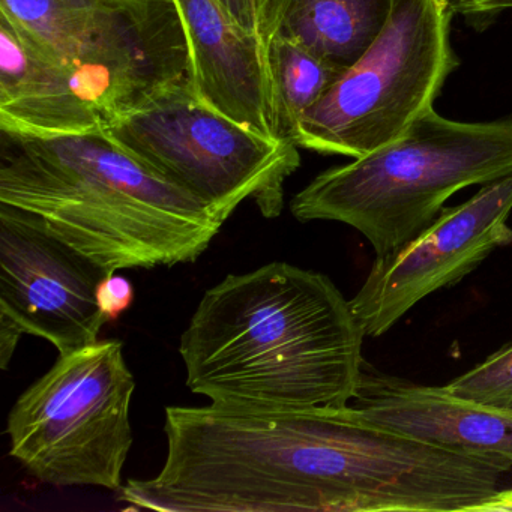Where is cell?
Returning <instances> with one entry per match:
<instances>
[{"instance_id": "6da1fadb", "label": "cell", "mask_w": 512, "mask_h": 512, "mask_svg": "<svg viewBox=\"0 0 512 512\" xmlns=\"http://www.w3.org/2000/svg\"><path fill=\"white\" fill-rule=\"evenodd\" d=\"M167 457L122 502L161 512H469L493 484L482 455L359 418L352 407H166Z\"/></svg>"}, {"instance_id": "7a4b0ae2", "label": "cell", "mask_w": 512, "mask_h": 512, "mask_svg": "<svg viewBox=\"0 0 512 512\" xmlns=\"http://www.w3.org/2000/svg\"><path fill=\"white\" fill-rule=\"evenodd\" d=\"M364 338L331 278L274 262L209 289L179 352L188 388L215 406L344 407L364 373Z\"/></svg>"}, {"instance_id": "3957f363", "label": "cell", "mask_w": 512, "mask_h": 512, "mask_svg": "<svg viewBox=\"0 0 512 512\" xmlns=\"http://www.w3.org/2000/svg\"><path fill=\"white\" fill-rule=\"evenodd\" d=\"M0 203L37 215L112 272L196 262L224 224L103 131L35 137L0 130Z\"/></svg>"}, {"instance_id": "277c9868", "label": "cell", "mask_w": 512, "mask_h": 512, "mask_svg": "<svg viewBox=\"0 0 512 512\" xmlns=\"http://www.w3.org/2000/svg\"><path fill=\"white\" fill-rule=\"evenodd\" d=\"M55 83L62 136L98 133L193 80L175 0H0Z\"/></svg>"}, {"instance_id": "5b68a950", "label": "cell", "mask_w": 512, "mask_h": 512, "mask_svg": "<svg viewBox=\"0 0 512 512\" xmlns=\"http://www.w3.org/2000/svg\"><path fill=\"white\" fill-rule=\"evenodd\" d=\"M512 175V118L452 121L431 107L394 142L317 175L290 203L293 217L358 230L376 257L427 229L446 200Z\"/></svg>"}, {"instance_id": "8992f818", "label": "cell", "mask_w": 512, "mask_h": 512, "mask_svg": "<svg viewBox=\"0 0 512 512\" xmlns=\"http://www.w3.org/2000/svg\"><path fill=\"white\" fill-rule=\"evenodd\" d=\"M103 133L223 223L245 200H254L266 218L278 217L284 182L301 166L296 143L224 115L197 94L193 80L157 92Z\"/></svg>"}, {"instance_id": "52a82bcc", "label": "cell", "mask_w": 512, "mask_h": 512, "mask_svg": "<svg viewBox=\"0 0 512 512\" xmlns=\"http://www.w3.org/2000/svg\"><path fill=\"white\" fill-rule=\"evenodd\" d=\"M454 16L448 0H394L379 37L299 119L293 142L356 160L403 136L460 65Z\"/></svg>"}, {"instance_id": "ba28073f", "label": "cell", "mask_w": 512, "mask_h": 512, "mask_svg": "<svg viewBox=\"0 0 512 512\" xmlns=\"http://www.w3.org/2000/svg\"><path fill=\"white\" fill-rule=\"evenodd\" d=\"M136 380L119 340L59 355L8 416L11 457L55 487L122 488Z\"/></svg>"}, {"instance_id": "9c48e42d", "label": "cell", "mask_w": 512, "mask_h": 512, "mask_svg": "<svg viewBox=\"0 0 512 512\" xmlns=\"http://www.w3.org/2000/svg\"><path fill=\"white\" fill-rule=\"evenodd\" d=\"M512 175L484 185L461 205L443 208L415 238L376 257L350 299L365 337L377 338L437 290L455 286L497 248L512 244Z\"/></svg>"}, {"instance_id": "30bf717a", "label": "cell", "mask_w": 512, "mask_h": 512, "mask_svg": "<svg viewBox=\"0 0 512 512\" xmlns=\"http://www.w3.org/2000/svg\"><path fill=\"white\" fill-rule=\"evenodd\" d=\"M112 274L37 215L0 203V317L23 334L59 355L97 343L107 323L97 290Z\"/></svg>"}, {"instance_id": "8fae6325", "label": "cell", "mask_w": 512, "mask_h": 512, "mask_svg": "<svg viewBox=\"0 0 512 512\" xmlns=\"http://www.w3.org/2000/svg\"><path fill=\"white\" fill-rule=\"evenodd\" d=\"M190 43L197 94L257 133L283 139L268 52L235 25L220 0H175Z\"/></svg>"}, {"instance_id": "7c38bea8", "label": "cell", "mask_w": 512, "mask_h": 512, "mask_svg": "<svg viewBox=\"0 0 512 512\" xmlns=\"http://www.w3.org/2000/svg\"><path fill=\"white\" fill-rule=\"evenodd\" d=\"M359 418L424 442L512 463V410L485 406L364 367L349 404Z\"/></svg>"}, {"instance_id": "4fadbf2b", "label": "cell", "mask_w": 512, "mask_h": 512, "mask_svg": "<svg viewBox=\"0 0 512 512\" xmlns=\"http://www.w3.org/2000/svg\"><path fill=\"white\" fill-rule=\"evenodd\" d=\"M394 0H287L277 34L349 68L385 28Z\"/></svg>"}, {"instance_id": "5bb4252c", "label": "cell", "mask_w": 512, "mask_h": 512, "mask_svg": "<svg viewBox=\"0 0 512 512\" xmlns=\"http://www.w3.org/2000/svg\"><path fill=\"white\" fill-rule=\"evenodd\" d=\"M268 59L277 100L278 130L283 139L293 142L299 119L325 97L346 68L313 55L281 35L272 40Z\"/></svg>"}, {"instance_id": "9a60e30c", "label": "cell", "mask_w": 512, "mask_h": 512, "mask_svg": "<svg viewBox=\"0 0 512 512\" xmlns=\"http://www.w3.org/2000/svg\"><path fill=\"white\" fill-rule=\"evenodd\" d=\"M445 388L464 400L512 410V343L446 383Z\"/></svg>"}, {"instance_id": "2e32d148", "label": "cell", "mask_w": 512, "mask_h": 512, "mask_svg": "<svg viewBox=\"0 0 512 512\" xmlns=\"http://www.w3.org/2000/svg\"><path fill=\"white\" fill-rule=\"evenodd\" d=\"M452 13L463 17L475 31H485L506 11H512V0H448Z\"/></svg>"}, {"instance_id": "e0dca14e", "label": "cell", "mask_w": 512, "mask_h": 512, "mask_svg": "<svg viewBox=\"0 0 512 512\" xmlns=\"http://www.w3.org/2000/svg\"><path fill=\"white\" fill-rule=\"evenodd\" d=\"M98 305L107 322L118 320L134 302V287L125 277L112 274L97 290Z\"/></svg>"}, {"instance_id": "ac0fdd59", "label": "cell", "mask_w": 512, "mask_h": 512, "mask_svg": "<svg viewBox=\"0 0 512 512\" xmlns=\"http://www.w3.org/2000/svg\"><path fill=\"white\" fill-rule=\"evenodd\" d=\"M220 4L239 29L251 37H256L262 44L256 0H220Z\"/></svg>"}, {"instance_id": "d6986e66", "label": "cell", "mask_w": 512, "mask_h": 512, "mask_svg": "<svg viewBox=\"0 0 512 512\" xmlns=\"http://www.w3.org/2000/svg\"><path fill=\"white\" fill-rule=\"evenodd\" d=\"M287 0H256L260 23V41L266 52L277 34Z\"/></svg>"}, {"instance_id": "ffe728a7", "label": "cell", "mask_w": 512, "mask_h": 512, "mask_svg": "<svg viewBox=\"0 0 512 512\" xmlns=\"http://www.w3.org/2000/svg\"><path fill=\"white\" fill-rule=\"evenodd\" d=\"M22 335L23 332L13 322L0 317V367L2 370H7Z\"/></svg>"}, {"instance_id": "44dd1931", "label": "cell", "mask_w": 512, "mask_h": 512, "mask_svg": "<svg viewBox=\"0 0 512 512\" xmlns=\"http://www.w3.org/2000/svg\"><path fill=\"white\" fill-rule=\"evenodd\" d=\"M487 511H512V488H502L487 505L482 506L481 512Z\"/></svg>"}]
</instances>
